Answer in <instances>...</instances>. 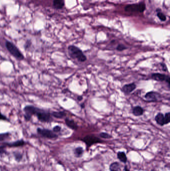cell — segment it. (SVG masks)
<instances>
[{
	"instance_id": "cell-10",
	"label": "cell",
	"mask_w": 170,
	"mask_h": 171,
	"mask_svg": "<svg viewBox=\"0 0 170 171\" xmlns=\"http://www.w3.org/2000/svg\"><path fill=\"white\" fill-rule=\"evenodd\" d=\"M25 144H26V142L24 140H18V141L12 142V143H4L3 145L6 147H9L11 148V147H19L23 146Z\"/></svg>"
},
{
	"instance_id": "cell-31",
	"label": "cell",
	"mask_w": 170,
	"mask_h": 171,
	"mask_svg": "<svg viewBox=\"0 0 170 171\" xmlns=\"http://www.w3.org/2000/svg\"><path fill=\"white\" fill-rule=\"evenodd\" d=\"M124 170L125 171H130V170L128 169V168H127L126 166H125Z\"/></svg>"
},
{
	"instance_id": "cell-28",
	"label": "cell",
	"mask_w": 170,
	"mask_h": 171,
	"mask_svg": "<svg viewBox=\"0 0 170 171\" xmlns=\"http://www.w3.org/2000/svg\"><path fill=\"white\" fill-rule=\"evenodd\" d=\"M7 118L5 116L3 115L2 113L0 111V120H7Z\"/></svg>"
},
{
	"instance_id": "cell-32",
	"label": "cell",
	"mask_w": 170,
	"mask_h": 171,
	"mask_svg": "<svg viewBox=\"0 0 170 171\" xmlns=\"http://www.w3.org/2000/svg\"><path fill=\"white\" fill-rule=\"evenodd\" d=\"M77 99H78V100H83V97H81V96H79V97H78V98H77Z\"/></svg>"
},
{
	"instance_id": "cell-7",
	"label": "cell",
	"mask_w": 170,
	"mask_h": 171,
	"mask_svg": "<svg viewBox=\"0 0 170 171\" xmlns=\"http://www.w3.org/2000/svg\"><path fill=\"white\" fill-rule=\"evenodd\" d=\"M83 141L86 144L88 147H90L94 144L101 143L102 142L99 138L92 135H88L85 137L83 139Z\"/></svg>"
},
{
	"instance_id": "cell-30",
	"label": "cell",
	"mask_w": 170,
	"mask_h": 171,
	"mask_svg": "<svg viewBox=\"0 0 170 171\" xmlns=\"http://www.w3.org/2000/svg\"><path fill=\"white\" fill-rule=\"evenodd\" d=\"M21 155L19 154H17L15 155L16 160H20L21 159Z\"/></svg>"
},
{
	"instance_id": "cell-9",
	"label": "cell",
	"mask_w": 170,
	"mask_h": 171,
	"mask_svg": "<svg viewBox=\"0 0 170 171\" xmlns=\"http://www.w3.org/2000/svg\"><path fill=\"white\" fill-rule=\"evenodd\" d=\"M136 88V85H135V83H131L125 85L122 88V91L125 94L128 95L134 91Z\"/></svg>"
},
{
	"instance_id": "cell-8",
	"label": "cell",
	"mask_w": 170,
	"mask_h": 171,
	"mask_svg": "<svg viewBox=\"0 0 170 171\" xmlns=\"http://www.w3.org/2000/svg\"><path fill=\"white\" fill-rule=\"evenodd\" d=\"M160 97V95L159 93L155 92H148L147 93H146L145 96V99H147L149 101H150V102L157 101L158 98Z\"/></svg>"
},
{
	"instance_id": "cell-29",
	"label": "cell",
	"mask_w": 170,
	"mask_h": 171,
	"mask_svg": "<svg viewBox=\"0 0 170 171\" xmlns=\"http://www.w3.org/2000/svg\"><path fill=\"white\" fill-rule=\"evenodd\" d=\"M161 65L162 67V69H163V71H165V72L167 71V67L165 64L161 63Z\"/></svg>"
},
{
	"instance_id": "cell-27",
	"label": "cell",
	"mask_w": 170,
	"mask_h": 171,
	"mask_svg": "<svg viewBox=\"0 0 170 171\" xmlns=\"http://www.w3.org/2000/svg\"><path fill=\"white\" fill-rule=\"evenodd\" d=\"M31 45H32V42H31V41H29V40L26 41V43L25 45V49H26L29 48L30 46H31Z\"/></svg>"
},
{
	"instance_id": "cell-13",
	"label": "cell",
	"mask_w": 170,
	"mask_h": 171,
	"mask_svg": "<svg viewBox=\"0 0 170 171\" xmlns=\"http://www.w3.org/2000/svg\"><path fill=\"white\" fill-rule=\"evenodd\" d=\"M65 4V0H53V6L57 10L62 9Z\"/></svg>"
},
{
	"instance_id": "cell-19",
	"label": "cell",
	"mask_w": 170,
	"mask_h": 171,
	"mask_svg": "<svg viewBox=\"0 0 170 171\" xmlns=\"http://www.w3.org/2000/svg\"><path fill=\"white\" fill-rule=\"evenodd\" d=\"M83 154V149L82 147H79L75 149L74 150V154L76 158H80Z\"/></svg>"
},
{
	"instance_id": "cell-23",
	"label": "cell",
	"mask_w": 170,
	"mask_h": 171,
	"mask_svg": "<svg viewBox=\"0 0 170 171\" xmlns=\"http://www.w3.org/2000/svg\"><path fill=\"white\" fill-rule=\"evenodd\" d=\"M164 118H165V125L169 123V122H170V113L169 112L167 113L164 116Z\"/></svg>"
},
{
	"instance_id": "cell-1",
	"label": "cell",
	"mask_w": 170,
	"mask_h": 171,
	"mask_svg": "<svg viewBox=\"0 0 170 171\" xmlns=\"http://www.w3.org/2000/svg\"><path fill=\"white\" fill-rule=\"evenodd\" d=\"M69 56L72 59L77 60L80 62H84L86 60V57L79 48L74 45H70L68 47Z\"/></svg>"
},
{
	"instance_id": "cell-15",
	"label": "cell",
	"mask_w": 170,
	"mask_h": 171,
	"mask_svg": "<svg viewBox=\"0 0 170 171\" xmlns=\"http://www.w3.org/2000/svg\"><path fill=\"white\" fill-rule=\"evenodd\" d=\"M132 112L135 116H140L143 114L144 110L140 106H136L133 108Z\"/></svg>"
},
{
	"instance_id": "cell-4",
	"label": "cell",
	"mask_w": 170,
	"mask_h": 171,
	"mask_svg": "<svg viewBox=\"0 0 170 171\" xmlns=\"http://www.w3.org/2000/svg\"><path fill=\"white\" fill-rule=\"evenodd\" d=\"M146 9V6L143 3L138 4H131L126 6L125 8V11L128 12L143 13Z\"/></svg>"
},
{
	"instance_id": "cell-12",
	"label": "cell",
	"mask_w": 170,
	"mask_h": 171,
	"mask_svg": "<svg viewBox=\"0 0 170 171\" xmlns=\"http://www.w3.org/2000/svg\"><path fill=\"white\" fill-rule=\"evenodd\" d=\"M155 120L157 122V123L158 125L163 126L165 125V118H164V115L161 113H158L157 115H156L155 117Z\"/></svg>"
},
{
	"instance_id": "cell-2",
	"label": "cell",
	"mask_w": 170,
	"mask_h": 171,
	"mask_svg": "<svg viewBox=\"0 0 170 171\" xmlns=\"http://www.w3.org/2000/svg\"><path fill=\"white\" fill-rule=\"evenodd\" d=\"M5 44L8 51L10 52L11 55L14 57L15 58L19 60H23L24 59V56L14 43L11 42L10 41H6Z\"/></svg>"
},
{
	"instance_id": "cell-3",
	"label": "cell",
	"mask_w": 170,
	"mask_h": 171,
	"mask_svg": "<svg viewBox=\"0 0 170 171\" xmlns=\"http://www.w3.org/2000/svg\"><path fill=\"white\" fill-rule=\"evenodd\" d=\"M35 116H36L37 119L42 123H49L53 120L51 114L49 112L40 108H37Z\"/></svg>"
},
{
	"instance_id": "cell-11",
	"label": "cell",
	"mask_w": 170,
	"mask_h": 171,
	"mask_svg": "<svg viewBox=\"0 0 170 171\" xmlns=\"http://www.w3.org/2000/svg\"><path fill=\"white\" fill-rule=\"evenodd\" d=\"M168 76L160 73H153L151 75V78L155 81L158 82H163L166 81Z\"/></svg>"
},
{
	"instance_id": "cell-16",
	"label": "cell",
	"mask_w": 170,
	"mask_h": 171,
	"mask_svg": "<svg viewBox=\"0 0 170 171\" xmlns=\"http://www.w3.org/2000/svg\"><path fill=\"white\" fill-rule=\"evenodd\" d=\"M117 158L119 159L121 162L123 163H126L127 161V158L126 154L124 152H119L117 153Z\"/></svg>"
},
{
	"instance_id": "cell-21",
	"label": "cell",
	"mask_w": 170,
	"mask_h": 171,
	"mask_svg": "<svg viewBox=\"0 0 170 171\" xmlns=\"http://www.w3.org/2000/svg\"><path fill=\"white\" fill-rule=\"evenodd\" d=\"M157 17L159 18V19L161 21L165 22L166 21V17L165 15L163 14V13H161V12H157Z\"/></svg>"
},
{
	"instance_id": "cell-18",
	"label": "cell",
	"mask_w": 170,
	"mask_h": 171,
	"mask_svg": "<svg viewBox=\"0 0 170 171\" xmlns=\"http://www.w3.org/2000/svg\"><path fill=\"white\" fill-rule=\"evenodd\" d=\"M51 116L56 118L62 119L64 118L66 116V114L64 112H53L51 114Z\"/></svg>"
},
{
	"instance_id": "cell-5",
	"label": "cell",
	"mask_w": 170,
	"mask_h": 171,
	"mask_svg": "<svg viewBox=\"0 0 170 171\" xmlns=\"http://www.w3.org/2000/svg\"><path fill=\"white\" fill-rule=\"evenodd\" d=\"M37 132L40 136L49 139L58 138V135L57 134H56L53 131H51L49 129L37 128Z\"/></svg>"
},
{
	"instance_id": "cell-25",
	"label": "cell",
	"mask_w": 170,
	"mask_h": 171,
	"mask_svg": "<svg viewBox=\"0 0 170 171\" xmlns=\"http://www.w3.org/2000/svg\"><path fill=\"white\" fill-rule=\"evenodd\" d=\"M61 127L59 126H56L53 128V131L54 133L60 132V131H61Z\"/></svg>"
},
{
	"instance_id": "cell-14",
	"label": "cell",
	"mask_w": 170,
	"mask_h": 171,
	"mask_svg": "<svg viewBox=\"0 0 170 171\" xmlns=\"http://www.w3.org/2000/svg\"><path fill=\"white\" fill-rule=\"evenodd\" d=\"M65 122L67 127H69L70 129H72L74 130H76L78 129V126L76 125V124L73 120L66 118L65 119Z\"/></svg>"
},
{
	"instance_id": "cell-17",
	"label": "cell",
	"mask_w": 170,
	"mask_h": 171,
	"mask_svg": "<svg viewBox=\"0 0 170 171\" xmlns=\"http://www.w3.org/2000/svg\"><path fill=\"white\" fill-rule=\"evenodd\" d=\"M109 170L110 171H119L120 170L119 163L117 162L112 163L109 166Z\"/></svg>"
},
{
	"instance_id": "cell-20",
	"label": "cell",
	"mask_w": 170,
	"mask_h": 171,
	"mask_svg": "<svg viewBox=\"0 0 170 171\" xmlns=\"http://www.w3.org/2000/svg\"><path fill=\"white\" fill-rule=\"evenodd\" d=\"M10 134L9 133H6L0 134V141H3L7 139L10 137Z\"/></svg>"
},
{
	"instance_id": "cell-22",
	"label": "cell",
	"mask_w": 170,
	"mask_h": 171,
	"mask_svg": "<svg viewBox=\"0 0 170 171\" xmlns=\"http://www.w3.org/2000/svg\"><path fill=\"white\" fill-rule=\"evenodd\" d=\"M99 136L101 138H103V139H110L112 138V136L106 133H101L99 134Z\"/></svg>"
},
{
	"instance_id": "cell-6",
	"label": "cell",
	"mask_w": 170,
	"mask_h": 171,
	"mask_svg": "<svg viewBox=\"0 0 170 171\" xmlns=\"http://www.w3.org/2000/svg\"><path fill=\"white\" fill-rule=\"evenodd\" d=\"M37 108L32 105H28L25 107L24 111L25 112L24 118L26 121H29L32 119V116H35Z\"/></svg>"
},
{
	"instance_id": "cell-24",
	"label": "cell",
	"mask_w": 170,
	"mask_h": 171,
	"mask_svg": "<svg viewBox=\"0 0 170 171\" xmlns=\"http://www.w3.org/2000/svg\"><path fill=\"white\" fill-rule=\"evenodd\" d=\"M126 49V47H125L124 45L122 44L118 45L116 48V50L118 51H122L123 50H125Z\"/></svg>"
},
{
	"instance_id": "cell-26",
	"label": "cell",
	"mask_w": 170,
	"mask_h": 171,
	"mask_svg": "<svg viewBox=\"0 0 170 171\" xmlns=\"http://www.w3.org/2000/svg\"><path fill=\"white\" fill-rule=\"evenodd\" d=\"M6 147L4 146V145H3L1 146H0V155H2L3 154L5 153Z\"/></svg>"
}]
</instances>
